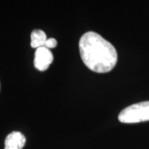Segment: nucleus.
Here are the masks:
<instances>
[{
	"mask_svg": "<svg viewBox=\"0 0 149 149\" xmlns=\"http://www.w3.org/2000/svg\"><path fill=\"white\" fill-rule=\"evenodd\" d=\"M79 49L84 64L94 72H109L117 64L115 47L95 32H85L80 37Z\"/></svg>",
	"mask_w": 149,
	"mask_h": 149,
	"instance_id": "obj_1",
	"label": "nucleus"
},
{
	"mask_svg": "<svg viewBox=\"0 0 149 149\" xmlns=\"http://www.w3.org/2000/svg\"><path fill=\"white\" fill-rule=\"evenodd\" d=\"M118 120L123 123L149 121V101L140 102L126 107L119 113Z\"/></svg>",
	"mask_w": 149,
	"mask_h": 149,
	"instance_id": "obj_2",
	"label": "nucleus"
},
{
	"mask_svg": "<svg viewBox=\"0 0 149 149\" xmlns=\"http://www.w3.org/2000/svg\"><path fill=\"white\" fill-rule=\"evenodd\" d=\"M53 54L46 47L37 48L35 52L34 65L40 71H45L53 62Z\"/></svg>",
	"mask_w": 149,
	"mask_h": 149,
	"instance_id": "obj_3",
	"label": "nucleus"
},
{
	"mask_svg": "<svg viewBox=\"0 0 149 149\" xmlns=\"http://www.w3.org/2000/svg\"><path fill=\"white\" fill-rule=\"evenodd\" d=\"M26 143L25 136L20 132H12L5 139L4 149H22Z\"/></svg>",
	"mask_w": 149,
	"mask_h": 149,
	"instance_id": "obj_4",
	"label": "nucleus"
},
{
	"mask_svg": "<svg viewBox=\"0 0 149 149\" xmlns=\"http://www.w3.org/2000/svg\"><path fill=\"white\" fill-rule=\"evenodd\" d=\"M47 40V35L42 30L40 29L34 30L31 34V47L36 49L45 47Z\"/></svg>",
	"mask_w": 149,
	"mask_h": 149,
	"instance_id": "obj_5",
	"label": "nucleus"
},
{
	"mask_svg": "<svg viewBox=\"0 0 149 149\" xmlns=\"http://www.w3.org/2000/svg\"><path fill=\"white\" fill-rule=\"evenodd\" d=\"M57 45V41L55 38H48L46 42L45 47L48 49H52V48H55Z\"/></svg>",
	"mask_w": 149,
	"mask_h": 149,
	"instance_id": "obj_6",
	"label": "nucleus"
}]
</instances>
